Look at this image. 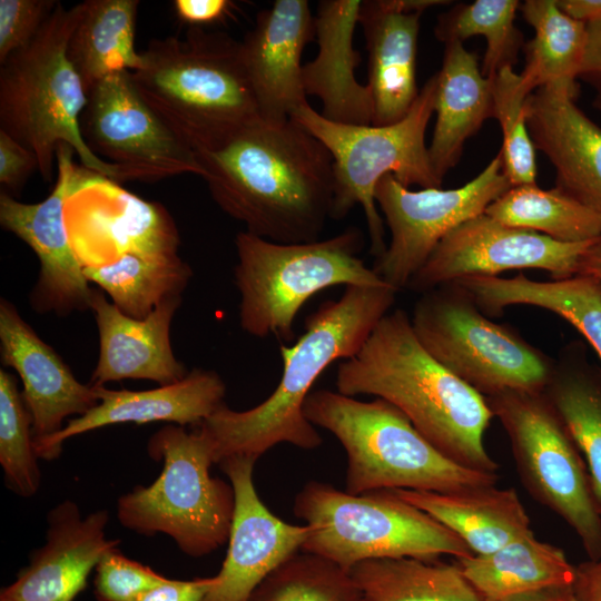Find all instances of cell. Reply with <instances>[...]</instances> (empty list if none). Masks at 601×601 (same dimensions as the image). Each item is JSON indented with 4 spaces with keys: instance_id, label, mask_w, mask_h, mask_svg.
<instances>
[{
    "instance_id": "b9f144b4",
    "label": "cell",
    "mask_w": 601,
    "mask_h": 601,
    "mask_svg": "<svg viewBox=\"0 0 601 601\" xmlns=\"http://www.w3.org/2000/svg\"><path fill=\"white\" fill-rule=\"evenodd\" d=\"M57 4L55 0H0V65L37 37Z\"/></svg>"
},
{
    "instance_id": "52a82bcc",
    "label": "cell",
    "mask_w": 601,
    "mask_h": 601,
    "mask_svg": "<svg viewBox=\"0 0 601 601\" xmlns=\"http://www.w3.org/2000/svg\"><path fill=\"white\" fill-rule=\"evenodd\" d=\"M148 455L162 461L160 475L138 485L117 502L122 526L144 535H169L187 555L199 558L228 541L235 494L231 484L210 475L213 441L199 425L194 431L167 424L149 439Z\"/></svg>"
},
{
    "instance_id": "c3c4849f",
    "label": "cell",
    "mask_w": 601,
    "mask_h": 601,
    "mask_svg": "<svg viewBox=\"0 0 601 601\" xmlns=\"http://www.w3.org/2000/svg\"><path fill=\"white\" fill-rule=\"evenodd\" d=\"M497 601H577L573 585H555L513 594Z\"/></svg>"
},
{
    "instance_id": "f907efd6",
    "label": "cell",
    "mask_w": 601,
    "mask_h": 601,
    "mask_svg": "<svg viewBox=\"0 0 601 601\" xmlns=\"http://www.w3.org/2000/svg\"><path fill=\"white\" fill-rule=\"evenodd\" d=\"M587 274L592 275L601 289V239L595 245L589 260Z\"/></svg>"
},
{
    "instance_id": "4fadbf2b",
    "label": "cell",
    "mask_w": 601,
    "mask_h": 601,
    "mask_svg": "<svg viewBox=\"0 0 601 601\" xmlns=\"http://www.w3.org/2000/svg\"><path fill=\"white\" fill-rule=\"evenodd\" d=\"M501 151L465 185L411 190L392 174L376 186L375 201L391 231V242L375 259L374 272L398 292L406 288L440 242L466 220L482 215L511 188Z\"/></svg>"
},
{
    "instance_id": "836d02e7",
    "label": "cell",
    "mask_w": 601,
    "mask_h": 601,
    "mask_svg": "<svg viewBox=\"0 0 601 601\" xmlns=\"http://www.w3.org/2000/svg\"><path fill=\"white\" fill-rule=\"evenodd\" d=\"M83 274L119 311L142 319L164 302L181 297L193 270L178 254H126L101 266L85 267Z\"/></svg>"
},
{
    "instance_id": "e0dca14e",
    "label": "cell",
    "mask_w": 601,
    "mask_h": 601,
    "mask_svg": "<svg viewBox=\"0 0 601 601\" xmlns=\"http://www.w3.org/2000/svg\"><path fill=\"white\" fill-rule=\"evenodd\" d=\"M73 149L61 144L57 150L58 178L42 201L26 204L0 194V224L24 242L39 260V276L30 293V305L38 313L66 316L90 309L95 289L71 246L65 206L87 169L73 162Z\"/></svg>"
},
{
    "instance_id": "7a4b0ae2",
    "label": "cell",
    "mask_w": 601,
    "mask_h": 601,
    "mask_svg": "<svg viewBox=\"0 0 601 601\" xmlns=\"http://www.w3.org/2000/svg\"><path fill=\"white\" fill-rule=\"evenodd\" d=\"M336 387L347 396L387 401L454 463L482 472L499 470L484 445L494 417L485 397L422 346L403 309L387 313L362 348L341 361Z\"/></svg>"
},
{
    "instance_id": "8fae6325",
    "label": "cell",
    "mask_w": 601,
    "mask_h": 601,
    "mask_svg": "<svg viewBox=\"0 0 601 601\" xmlns=\"http://www.w3.org/2000/svg\"><path fill=\"white\" fill-rule=\"evenodd\" d=\"M422 346L484 397L544 392L554 362L514 331L487 318L456 283L422 294L411 317Z\"/></svg>"
},
{
    "instance_id": "ac0fdd59",
    "label": "cell",
    "mask_w": 601,
    "mask_h": 601,
    "mask_svg": "<svg viewBox=\"0 0 601 601\" xmlns=\"http://www.w3.org/2000/svg\"><path fill=\"white\" fill-rule=\"evenodd\" d=\"M256 460L229 457L219 464L235 494L228 551L205 601H248L276 568L300 551L311 526L289 524L259 499L253 482Z\"/></svg>"
},
{
    "instance_id": "ee69618b",
    "label": "cell",
    "mask_w": 601,
    "mask_h": 601,
    "mask_svg": "<svg viewBox=\"0 0 601 601\" xmlns=\"http://www.w3.org/2000/svg\"><path fill=\"white\" fill-rule=\"evenodd\" d=\"M216 577L193 580L169 579L148 590L137 601H205L216 584Z\"/></svg>"
},
{
    "instance_id": "7dc6e473",
    "label": "cell",
    "mask_w": 601,
    "mask_h": 601,
    "mask_svg": "<svg viewBox=\"0 0 601 601\" xmlns=\"http://www.w3.org/2000/svg\"><path fill=\"white\" fill-rule=\"evenodd\" d=\"M573 590L577 601H601V556L577 566Z\"/></svg>"
},
{
    "instance_id": "8d00e7d4",
    "label": "cell",
    "mask_w": 601,
    "mask_h": 601,
    "mask_svg": "<svg viewBox=\"0 0 601 601\" xmlns=\"http://www.w3.org/2000/svg\"><path fill=\"white\" fill-rule=\"evenodd\" d=\"M518 0H475L459 3L437 18L434 35L441 42H462L482 36L486 49L482 75L492 79L500 70L513 67L524 47L523 35L514 23Z\"/></svg>"
},
{
    "instance_id": "9c48e42d",
    "label": "cell",
    "mask_w": 601,
    "mask_h": 601,
    "mask_svg": "<svg viewBox=\"0 0 601 601\" xmlns=\"http://www.w3.org/2000/svg\"><path fill=\"white\" fill-rule=\"evenodd\" d=\"M294 513L311 526L300 551L348 572L374 559L473 554L455 533L392 490L351 494L311 481L296 495Z\"/></svg>"
},
{
    "instance_id": "74e56055",
    "label": "cell",
    "mask_w": 601,
    "mask_h": 601,
    "mask_svg": "<svg viewBox=\"0 0 601 601\" xmlns=\"http://www.w3.org/2000/svg\"><path fill=\"white\" fill-rule=\"evenodd\" d=\"M248 601H362V597L348 571L299 551L268 574Z\"/></svg>"
},
{
    "instance_id": "9a60e30c",
    "label": "cell",
    "mask_w": 601,
    "mask_h": 601,
    "mask_svg": "<svg viewBox=\"0 0 601 601\" xmlns=\"http://www.w3.org/2000/svg\"><path fill=\"white\" fill-rule=\"evenodd\" d=\"M600 239L562 243L534 230L502 224L484 213L447 234L406 288L423 294L461 278L493 277L521 268L546 270L552 279L583 275Z\"/></svg>"
},
{
    "instance_id": "d4e9b609",
    "label": "cell",
    "mask_w": 601,
    "mask_h": 601,
    "mask_svg": "<svg viewBox=\"0 0 601 601\" xmlns=\"http://www.w3.org/2000/svg\"><path fill=\"white\" fill-rule=\"evenodd\" d=\"M181 297L170 298L142 319L124 314L95 290L90 309L99 332V357L90 385L122 380H148L168 385L188 371L174 355L170 325Z\"/></svg>"
},
{
    "instance_id": "4316f807",
    "label": "cell",
    "mask_w": 601,
    "mask_h": 601,
    "mask_svg": "<svg viewBox=\"0 0 601 601\" xmlns=\"http://www.w3.org/2000/svg\"><path fill=\"white\" fill-rule=\"evenodd\" d=\"M436 76V121L428 155L435 176L443 183L459 162L465 141L493 118V95L492 79L482 75L475 53L462 42L445 43Z\"/></svg>"
},
{
    "instance_id": "ffe728a7",
    "label": "cell",
    "mask_w": 601,
    "mask_h": 601,
    "mask_svg": "<svg viewBox=\"0 0 601 601\" xmlns=\"http://www.w3.org/2000/svg\"><path fill=\"white\" fill-rule=\"evenodd\" d=\"M108 519L106 510L82 518L71 500L52 508L45 544L1 590L0 601H73L100 560L118 549L119 540L106 538Z\"/></svg>"
},
{
    "instance_id": "bcb514c9",
    "label": "cell",
    "mask_w": 601,
    "mask_h": 601,
    "mask_svg": "<svg viewBox=\"0 0 601 601\" xmlns=\"http://www.w3.org/2000/svg\"><path fill=\"white\" fill-rule=\"evenodd\" d=\"M587 45L579 78L601 87V19L585 22Z\"/></svg>"
},
{
    "instance_id": "d6a6232c",
    "label": "cell",
    "mask_w": 601,
    "mask_h": 601,
    "mask_svg": "<svg viewBox=\"0 0 601 601\" xmlns=\"http://www.w3.org/2000/svg\"><path fill=\"white\" fill-rule=\"evenodd\" d=\"M349 573L362 601H484L456 562L374 559L357 563Z\"/></svg>"
},
{
    "instance_id": "484cf974",
    "label": "cell",
    "mask_w": 601,
    "mask_h": 601,
    "mask_svg": "<svg viewBox=\"0 0 601 601\" xmlns=\"http://www.w3.org/2000/svg\"><path fill=\"white\" fill-rule=\"evenodd\" d=\"M361 0H322L314 16L318 53L303 65L306 96L322 102L324 118L344 125H372L373 104L367 85H361L355 70L361 56L353 47Z\"/></svg>"
},
{
    "instance_id": "1f68e13d",
    "label": "cell",
    "mask_w": 601,
    "mask_h": 601,
    "mask_svg": "<svg viewBox=\"0 0 601 601\" xmlns=\"http://www.w3.org/2000/svg\"><path fill=\"white\" fill-rule=\"evenodd\" d=\"M582 353L571 346L554 362L544 392L583 456L601 515V372Z\"/></svg>"
},
{
    "instance_id": "5bb4252c",
    "label": "cell",
    "mask_w": 601,
    "mask_h": 601,
    "mask_svg": "<svg viewBox=\"0 0 601 601\" xmlns=\"http://www.w3.org/2000/svg\"><path fill=\"white\" fill-rule=\"evenodd\" d=\"M80 130L89 150L118 167L124 181L203 175L196 151L147 106L128 71L111 73L91 89Z\"/></svg>"
},
{
    "instance_id": "7c38bea8",
    "label": "cell",
    "mask_w": 601,
    "mask_h": 601,
    "mask_svg": "<svg viewBox=\"0 0 601 601\" xmlns=\"http://www.w3.org/2000/svg\"><path fill=\"white\" fill-rule=\"evenodd\" d=\"M510 440L522 484L578 535L589 559L601 556V515L587 464L545 392L485 397Z\"/></svg>"
},
{
    "instance_id": "ba28073f",
    "label": "cell",
    "mask_w": 601,
    "mask_h": 601,
    "mask_svg": "<svg viewBox=\"0 0 601 601\" xmlns=\"http://www.w3.org/2000/svg\"><path fill=\"white\" fill-rule=\"evenodd\" d=\"M363 244L361 231L353 227L327 239L298 244L239 231L234 280L240 294L243 331L259 338L273 335L289 341L297 313L316 293L336 285L385 284L359 257Z\"/></svg>"
},
{
    "instance_id": "603a6c76",
    "label": "cell",
    "mask_w": 601,
    "mask_h": 601,
    "mask_svg": "<svg viewBox=\"0 0 601 601\" xmlns=\"http://www.w3.org/2000/svg\"><path fill=\"white\" fill-rule=\"evenodd\" d=\"M443 0H365L358 14L368 53V82L373 126L402 120L420 90L416 55L420 19Z\"/></svg>"
},
{
    "instance_id": "6da1fadb",
    "label": "cell",
    "mask_w": 601,
    "mask_h": 601,
    "mask_svg": "<svg viewBox=\"0 0 601 601\" xmlns=\"http://www.w3.org/2000/svg\"><path fill=\"white\" fill-rule=\"evenodd\" d=\"M196 154L211 198L246 231L280 244L318 240L332 214L333 158L297 122L257 118Z\"/></svg>"
},
{
    "instance_id": "2e32d148",
    "label": "cell",
    "mask_w": 601,
    "mask_h": 601,
    "mask_svg": "<svg viewBox=\"0 0 601 601\" xmlns=\"http://www.w3.org/2000/svg\"><path fill=\"white\" fill-rule=\"evenodd\" d=\"M69 239L81 266L96 267L126 254L174 255L179 234L167 209L87 169L65 206Z\"/></svg>"
},
{
    "instance_id": "816d5d0a",
    "label": "cell",
    "mask_w": 601,
    "mask_h": 601,
    "mask_svg": "<svg viewBox=\"0 0 601 601\" xmlns=\"http://www.w3.org/2000/svg\"><path fill=\"white\" fill-rule=\"evenodd\" d=\"M593 107L601 111V87L597 88V95L592 102Z\"/></svg>"
},
{
    "instance_id": "681fc988",
    "label": "cell",
    "mask_w": 601,
    "mask_h": 601,
    "mask_svg": "<svg viewBox=\"0 0 601 601\" xmlns=\"http://www.w3.org/2000/svg\"><path fill=\"white\" fill-rule=\"evenodd\" d=\"M558 4L575 20L589 22L601 19V0H558Z\"/></svg>"
},
{
    "instance_id": "8992f818",
    "label": "cell",
    "mask_w": 601,
    "mask_h": 601,
    "mask_svg": "<svg viewBox=\"0 0 601 601\" xmlns=\"http://www.w3.org/2000/svg\"><path fill=\"white\" fill-rule=\"evenodd\" d=\"M306 418L331 432L347 454L351 494L382 490L452 492L496 485L497 473L461 466L437 451L394 405L329 390L312 392Z\"/></svg>"
},
{
    "instance_id": "30bf717a",
    "label": "cell",
    "mask_w": 601,
    "mask_h": 601,
    "mask_svg": "<svg viewBox=\"0 0 601 601\" xmlns=\"http://www.w3.org/2000/svg\"><path fill=\"white\" fill-rule=\"evenodd\" d=\"M437 76L422 87L408 114L386 126L332 122L309 105L290 119L317 138L333 158L334 197L331 218H344L359 205L365 214L371 254L386 249L384 227L375 201L380 180L392 174L405 187L441 188L425 145V131L434 112Z\"/></svg>"
},
{
    "instance_id": "44dd1931",
    "label": "cell",
    "mask_w": 601,
    "mask_h": 601,
    "mask_svg": "<svg viewBox=\"0 0 601 601\" xmlns=\"http://www.w3.org/2000/svg\"><path fill=\"white\" fill-rule=\"evenodd\" d=\"M577 82L534 90L525 117L535 149L555 169V187L601 215V127L577 106Z\"/></svg>"
},
{
    "instance_id": "f6af8a7d",
    "label": "cell",
    "mask_w": 601,
    "mask_h": 601,
    "mask_svg": "<svg viewBox=\"0 0 601 601\" xmlns=\"http://www.w3.org/2000/svg\"><path fill=\"white\" fill-rule=\"evenodd\" d=\"M231 6L227 0H175L174 7L178 18L198 27L211 23L226 14Z\"/></svg>"
},
{
    "instance_id": "3957f363",
    "label": "cell",
    "mask_w": 601,
    "mask_h": 601,
    "mask_svg": "<svg viewBox=\"0 0 601 601\" xmlns=\"http://www.w3.org/2000/svg\"><path fill=\"white\" fill-rule=\"evenodd\" d=\"M398 290L349 285L336 300L323 303L305 323L292 346H280L283 373L275 391L260 404L234 411L221 405L200 424L213 441L215 463L229 457L259 456L279 443L312 450L322 437L304 413L319 375L336 361L354 356L378 322L391 311Z\"/></svg>"
},
{
    "instance_id": "f35d334b",
    "label": "cell",
    "mask_w": 601,
    "mask_h": 601,
    "mask_svg": "<svg viewBox=\"0 0 601 601\" xmlns=\"http://www.w3.org/2000/svg\"><path fill=\"white\" fill-rule=\"evenodd\" d=\"M32 421L17 380L0 371V464L6 484L21 497L33 496L41 482Z\"/></svg>"
},
{
    "instance_id": "60d3db41",
    "label": "cell",
    "mask_w": 601,
    "mask_h": 601,
    "mask_svg": "<svg viewBox=\"0 0 601 601\" xmlns=\"http://www.w3.org/2000/svg\"><path fill=\"white\" fill-rule=\"evenodd\" d=\"M167 580L150 566L115 549L96 568L95 595L98 601H137L145 592Z\"/></svg>"
},
{
    "instance_id": "d590c367",
    "label": "cell",
    "mask_w": 601,
    "mask_h": 601,
    "mask_svg": "<svg viewBox=\"0 0 601 601\" xmlns=\"http://www.w3.org/2000/svg\"><path fill=\"white\" fill-rule=\"evenodd\" d=\"M485 214L502 224L534 230L562 243L601 238V215L556 187L512 186Z\"/></svg>"
},
{
    "instance_id": "277c9868",
    "label": "cell",
    "mask_w": 601,
    "mask_h": 601,
    "mask_svg": "<svg viewBox=\"0 0 601 601\" xmlns=\"http://www.w3.org/2000/svg\"><path fill=\"white\" fill-rule=\"evenodd\" d=\"M128 71L138 95L194 151L214 148L259 118L243 61L229 35L191 27L185 38L152 39Z\"/></svg>"
},
{
    "instance_id": "e575fe53",
    "label": "cell",
    "mask_w": 601,
    "mask_h": 601,
    "mask_svg": "<svg viewBox=\"0 0 601 601\" xmlns=\"http://www.w3.org/2000/svg\"><path fill=\"white\" fill-rule=\"evenodd\" d=\"M534 37L524 43L520 73L532 90L558 82H577L587 45V24L561 10L558 0H526L520 4Z\"/></svg>"
},
{
    "instance_id": "f546056e",
    "label": "cell",
    "mask_w": 601,
    "mask_h": 601,
    "mask_svg": "<svg viewBox=\"0 0 601 601\" xmlns=\"http://www.w3.org/2000/svg\"><path fill=\"white\" fill-rule=\"evenodd\" d=\"M464 578L484 601L555 585H573L577 566L564 551L531 530L487 554L456 559Z\"/></svg>"
},
{
    "instance_id": "f1b7e54d",
    "label": "cell",
    "mask_w": 601,
    "mask_h": 601,
    "mask_svg": "<svg viewBox=\"0 0 601 601\" xmlns=\"http://www.w3.org/2000/svg\"><path fill=\"white\" fill-rule=\"evenodd\" d=\"M484 314L499 315L510 305H532L559 315L590 343L601 361V289L592 275L539 282L473 276L455 280Z\"/></svg>"
},
{
    "instance_id": "d6986e66",
    "label": "cell",
    "mask_w": 601,
    "mask_h": 601,
    "mask_svg": "<svg viewBox=\"0 0 601 601\" xmlns=\"http://www.w3.org/2000/svg\"><path fill=\"white\" fill-rule=\"evenodd\" d=\"M314 36V16L306 0H276L257 13L240 43L263 120L284 122L309 105L303 87L302 55Z\"/></svg>"
},
{
    "instance_id": "cb8c5ba5",
    "label": "cell",
    "mask_w": 601,
    "mask_h": 601,
    "mask_svg": "<svg viewBox=\"0 0 601 601\" xmlns=\"http://www.w3.org/2000/svg\"><path fill=\"white\" fill-rule=\"evenodd\" d=\"M95 390L98 404L35 445L38 457L57 459L68 439L114 424L160 421L199 426L225 404L226 385L216 372L194 368L183 380L152 390H109L105 386H95Z\"/></svg>"
},
{
    "instance_id": "83f0119b",
    "label": "cell",
    "mask_w": 601,
    "mask_h": 601,
    "mask_svg": "<svg viewBox=\"0 0 601 601\" xmlns=\"http://www.w3.org/2000/svg\"><path fill=\"white\" fill-rule=\"evenodd\" d=\"M392 491L455 533L473 554L492 553L531 531L514 489L487 485L452 492Z\"/></svg>"
},
{
    "instance_id": "5b68a950",
    "label": "cell",
    "mask_w": 601,
    "mask_h": 601,
    "mask_svg": "<svg viewBox=\"0 0 601 601\" xmlns=\"http://www.w3.org/2000/svg\"><path fill=\"white\" fill-rule=\"evenodd\" d=\"M82 2H58L37 37L0 67V130L28 148L38 173L51 180L59 145L66 144L82 167L118 183L122 171L92 154L83 141L80 117L88 96L68 55Z\"/></svg>"
},
{
    "instance_id": "7bdbcfd3",
    "label": "cell",
    "mask_w": 601,
    "mask_h": 601,
    "mask_svg": "<svg viewBox=\"0 0 601 601\" xmlns=\"http://www.w3.org/2000/svg\"><path fill=\"white\" fill-rule=\"evenodd\" d=\"M38 171L35 155L7 132L0 130V184L17 193Z\"/></svg>"
},
{
    "instance_id": "4dcf8cb0",
    "label": "cell",
    "mask_w": 601,
    "mask_h": 601,
    "mask_svg": "<svg viewBox=\"0 0 601 601\" xmlns=\"http://www.w3.org/2000/svg\"><path fill=\"white\" fill-rule=\"evenodd\" d=\"M138 0H87L67 55L88 93L102 79L140 67L135 48Z\"/></svg>"
},
{
    "instance_id": "7402d4cb",
    "label": "cell",
    "mask_w": 601,
    "mask_h": 601,
    "mask_svg": "<svg viewBox=\"0 0 601 601\" xmlns=\"http://www.w3.org/2000/svg\"><path fill=\"white\" fill-rule=\"evenodd\" d=\"M0 351L2 364L21 378L33 445L61 431L68 416H81L98 404L95 386L80 383L60 355L4 298L0 300Z\"/></svg>"
},
{
    "instance_id": "ab89813d",
    "label": "cell",
    "mask_w": 601,
    "mask_h": 601,
    "mask_svg": "<svg viewBox=\"0 0 601 601\" xmlns=\"http://www.w3.org/2000/svg\"><path fill=\"white\" fill-rule=\"evenodd\" d=\"M533 91L513 67L500 70L492 78L493 118L503 136V173L511 186L535 184V147L529 134L525 102Z\"/></svg>"
}]
</instances>
